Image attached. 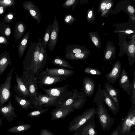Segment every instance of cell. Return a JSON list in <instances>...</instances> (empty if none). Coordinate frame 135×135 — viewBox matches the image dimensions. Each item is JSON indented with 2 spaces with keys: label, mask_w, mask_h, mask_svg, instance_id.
<instances>
[{
  "label": "cell",
  "mask_w": 135,
  "mask_h": 135,
  "mask_svg": "<svg viewBox=\"0 0 135 135\" xmlns=\"http://www.w3.org/2000/svg\"><path fill=\"white\" fill-rule=\"evenodd\" d=\"M78 1L76 0H67L62 4L64 8L66 9L72 8L73 10L78 3Z\"/></svg>",
  "instance_id": "cell-38"
},
{
  "label": "cell",
  "mask_w": 135,
  "mask_h": 135,
  "mask_svg": "<svg viewBox=\"0 0 135 135\" xmlns=\"http://www.w3.org/2000/svg\"><path fill=\"white\" fill-rule=\"evenodd\" d=\"M16 3L15 0H0V4L7 8H11Z\"/></svg>",
  "instance_id": "cell-40"
},
{
  "label": "cell",
  "mask_w": 135,
  "mask_h": 135,
  "mask_svg": "<svg viewBox=\"0 0 135 135\" xmlns=\"http://www.w3.org/2000/svg\"><path fill=\"white\" fill-rule=\"evenodd\" d=\"M0 113L5 117L9 122L13 120V118L17 117L15 111V108L12 103L11 100L8 101L7 105L0 108Z\"/></svg>",
  "instance_id": "cell-17"
},
{
  "label": "cell",
  "mask_w": 135,
  "mask_h": 135,
  "mask_svg": "<svg viewBox=\"0 0 135 135\" xmlns=\"http://www.w3.org/2000/svg\"><path fill=\"white\" fill-rule=\"evenodd\" d=\"M9 44L8 39L6 37L3 36H0V44L7 45Z\"/></svg>",
  "instance_id": "cell-47"
},
{
  "label": "cell",
  "mask_w": 135,
  "mask_h": 135,
  "mask_svg": "<svg viewBox=\"0 0 135 135\" xmlns=\"http://www.w3.org/2000/svg\"><path fill=\"white\" fill-rule=\"evenodd\" d=\"M22 6L25 9L29 12L32 17L39 24L42 17L38 7L30 1L25 2Z\"/></svg>",
  "instance_id": "cell-10"
},
{
  "label": "cell",
  "mask_w": 135,
  "mask_h": 135,
  "mask_svg": "<svg viewBox=\"0 0 135 135\" xmlns=\"http://www.w3.org/2000/svg\"><path fill=\"white\" fill-rule=\"evenodd\" d=\"M52 63L54 65L60 66L62 68L74 69V67L64 59H62L58 56L53 60Z\"/></svg>",
  "instance_id": "cell-33"
},
{
  "label": "cell",
  "mask_w": 135,
  "mask_h": 135,
  "mask_svg": "<svg viewBox=\"0 0 135 135\" xmlns=\"http://www.w3.org/2000/svg\"><path fill=\"white\" fill-rule=\"evenodd\" d=\"M84 71L85 73L91 75H100L102 74L100 70L95 68L87 67Z\"/></svg>",
  "instance_id": "cell-39"
},
{
  "label": "cell",
  "mask_w": 135,
  "mask_h": 135,
  "mask_svg": "<svg viewBox=\"0 0 135 135\" xmlns=\"http://www.w3.org/2000/svg\"><path fill=\"white\" fill-rule=\"evenodd\" d=\"M7 8L0 4V15L5 13L6 9Z\"/></svg>",
  "instance_id": "cell-50"
},
{
  "label": "cell",
  "mask_w": 135,
  "mask_h": 135,
  "mask_svg": "<svg viewBox=\"0 0 135 135\" xmlns=\"http://www.w3.org/2000/svg\"><path fill=\"white\" fill-rule=\"evenodd\" d=\"M29 31L26 32L18 43L19 46L18 52L20 59L22 58L26 49L29 40Z\"/></svg>",
  "instance_id": "cell-26"
},
{
  "label": "cell",
  "mask_w": 135,
  "mask_h": 135,
  "mask_svg": "<svg viewBox=\"0 0 135 135\" xmlns=\"http://www.w3.org/2000/svg\"><path fill=\"white\" fill-rule=\"evenodd\" d=\"M41 38H39L37 43L31 40L23 61L24 70H26L25 74L37 78V66L41 47Z\"/></svg>",
  "instance_id": "cell-1"
},
{
  "label": "cell",
  "mask_w": 135,
  "mask_h": 135,
  "mask_svg": "<svg viewBox=\"0 0 135 135\" xmlns=\"http://www.w3.org/2000/svg\"><path fill=\"white\" fill-rule=\"evenodd\" d=\"M68 84L61 87L46 88L39 84V87L45 91L46 96L50 97H59L63 96L68 91Z\"/></svg>",
  "instance_id": "cell-11"
},
{
  "label": "cell",
  "mask_w": 135,
  "mask_h": 135,
  "mask_svg": "<svg viewBox=\"0 0 135 135\" xmlns=\"http://www.w3.org/2000/svg\"><path fill=\"white\" fill-rule=\"evenodd\" d=\"M13 16L14 13L13 12H8L5 15L3 21L6 24H11L13 20Z\"/></svg>",
  "instance_id": "cell-43"
},
{
  "label": "cell",
  "mask_w": 135,
  "mask_h": 135,
  "mask_svg": "<svg viewBox=\"0 0 135 135\" xmlns=\"http://www.w3.org/2000/svg\"><path fill=\"white\" fill-rule=\"evenodd\" d=\"M27 27V25L22 21H19L16 22L14 30V42H17L24 36Z\"/></svg>",
  "instance_id": "cell-21"
},
{
  "label": "cell",
  "mask_w": 135,
  "mask_h": 135,
  "mask_svg": "<svg viewBox=\"0 0 135 135\" xmlns=\"http://www.w3.org/2000/svg\"><path fill=\"white\" fill-rule=\"evenodd\" d=\"M69 77L54 75L42 71L38 76V83L42 86H49L65 80Z\"/></svg>",
  "instance_id": "cell-6"
},
{
  "label": "cell",
  "mask_w": 135,
  "mask_h": 135,
  "mask_svg": "<svg viewBox=\"0 0 135 135\" xmlns=\"http://www.w3.org/2000/svg\"><path fill=\"white\" fill-rule=\"evenodd\" d=\"M11 27L5 23L3 21H0V34L6 37L8 39L11 35Z\"/></svg>",
  "instance_id": "cell-32"
},
{
  "label": "cell",
  "mask_w": 135,
  "mask_h": 135,
  "mask_svg": "<svg viewBox=\"0 0 135 135\" xmlns=\"http://www.w3.org/2000/svg\"><path fill=\"white\" fill-rule=\"evenodd\" d=\"M90 54L89 50L81 53L65 55V57L69 60H84L87 58L88 55Z\"/></svg>",
  "instance_id": "cell-31"
},
{
  "label": "cell",
  "mask_w": 135,
  "mask_h": 135,
  "mask_svg": "<svg viewBox=\"0 0 135 135\" xmlns=\"http://www.w3.org/2000/svg\"><path fill=\"white\" fill-rule=\"evenodd\" d=\"M125 32L126 33L129 34V33H133V31H132V30H126V31Z\"/></svg>",
  "instance_id": "cell-51"
},
{
  "label": "cell",
  "mask_w": 135,
  "mask_h": 135,
  "mask_svg": "<svg viewBox=\"0 0 135 135\" xmlns=\"http://www.w3.org/2000/svg\"><path fill=\"white\" fill-rule=\"evenodd\" d=\"M14 69L13 66L11 69L3 84H0V107L3 106L12 95L11 89V81L12 74Z\"/></svg>",
  "instance_id": "cell-4"
},
{
  "label": "cell",
  "mask_w": 135,
  "mask_h": 135,
  "mask_svg": "<svg viewBox=\"0 0 135 135\" xmlns=\"http://www.w3.org/2000/svg\"><path fill=\"white\" fill-rule=\"evenodd\" d=\"M73 104L72 108L79 109L85 103V96L83 92H78L75 88L73 92Z\"/></svg>",
  "instance_id": "cell-19"
},
{
  "label": "cell",
  "mask_w": 135,
  "mask_h": 135,
  "mask_svg": "<svg viewBox=\"0 0 135 135\" xmlns=\"http://www.w3.org/2000/svg\"><path fill=\"white\" fill-rule=\"evenodd\" d=\"M121 64L119 60L115 61L110 72L106 74L107 82L114 84L119 79L121 71Z\"/></svg>",
  "instance_id": "cell-15"
},
{
  "label": "cell",
  "mask_w": 135,
  "mask_h": 135,
  "mask_svg": "<svg viewBox=\"0 0 135 135\" xmlns=\"http://www.w3.org/2000/svg\"><path fill=\"white\" fill-rule=\"evenodd\" d=\"M89 35L90 38L95 46L99 49L101 47V42L100 37L97 32H90Z\"/></svg>",
  "instance_id": "cell-34"
},
{
  "label": "cell",
  "mask_w": 135,
  "mask_h": 135,
  "mask_svg": "<svg viewBox=\"0 0 135 135\" xmlns=\"http://www.w3.org/2000/svg\"><path fill=\"white\" fill-rule=\"evenodd\" d=\"M96 114V110L94 108L87 109L81 114L76 117L70 122L68 131L75 132L88 122L94 119Z\"/></svg>",
  "instance_id": "cell-3"
},
{
  "label": "cell",
  "mask_w": 135,
  "mask_h": 135,
  "mask_svg": "<svg viewBox=\"0 0 135 135\" xmlns=\"http://www.w3.org/2000/svg\"><path fill=\"white\" fill-rule=\"evenodd\" d=\"M96 126L94 119L88 122L83 125L75 133L79 135H97Z\"/></svg>",
  "instance_id": "cell-12"
},
{
  "label": "cell",
  "mask_w": 135,
  "mask_h": 135,
  "mask_svg": "<svg viewBox=\"0 0 135 135\" xmlns=\"http://www.w3.org/2000/svg\"><path fill=\"white\" fill-rule=\"evenodd\" d=\"M48 109L49 108L33 110L29 112L27 116L30 118H37L44 113L48 111Z\"/></svg>",
  "instance_id": "cell-36"
},
{
  "label": "cell",
  "mask_w": 135,
  "mask_h": 135,
  "mask_svg": "<svg viewBox=\"0 0 135 135\" xmlns=\"http://www.w3.org/2000/svg\"><path fill=\"white\" fill-rule=\"evenodd\" d=\"M59 97H49L40 93L36 96L29 98L28 100L35 109H40L44 107H52Z\"/></svg>",
  "instance_id": "cell-5"
},
{
  "label": "cell",
  "mask_w": 135,
  "mask_h": 135,
  "mask_svg": "<svg viewBox=\"0 0 135 135\" xmlns=\"http://www.w3.org/2000/svg\"><path fill=\"white\" fill-rule=\"evenodd\" d=\"M43 72L46 73L58 76H70L74 73V71L71 70L62 68H47Z\"/></svg>",
  "instance_id": "cell-20"
},
{
  "label": "cell",
  "mask_w": 135,
  "mask_h": 135,
  "mask_svg": "<svg viewBox=\"0 0 135 135\" xmlns=\"http://www.w3.org/2000/svg\"><path fill=\"white\" fill-rule=\"evenodd\" d=\"M3 124V119L0 117V126H2Z\"/></svg>",
  "instance_id": "cell-52"
},
{
  "label": "cell",
  "mask_w": 135,
  "mask_h": 135,
  "mask_svg": "<svg viewBox=\"0 0 135 135\" xmlns=\"http://www.w3.org/2000/svg\"><path fill=\"white\" fill-rule=\"evenodd\" d=\"M82 87L80 90L83 91L85 97H90L93 94L95 87L94 81L89 77H85L83 81Z\"/></svg>",
  "instance_id": "cell-14"
},
{
  "label": "cell",
  "mask_w": 135,
  "mask_h": 135,
  "mask_svg": "<svg viewBox=\"0 0 135 135\" xmlns=\"http://www.w3.org/2000/svg\"><path fill=\"white\" fill-rule=\"evenodd\" d=\"M118 81L119 86L131 97V84L127 75V72L124 69L121 71Z\"/></svg>",
  "instance_id": "cell-18"
},
{
  "label": "cell",
  "mask_w": 135,
  "mask_h": 135,
  "mask_svg": "<svg viewBox=\"0 0 135 135\" xmlns=\"http://www.w3.org/2000/svg\"><path fill=\"white\" fill-rule=\"evenodd\" d=\"M65 50V55L81 53L89 51L84 46L76 44L68 45Z\"/></svg>",
  "instance_id": "cell-27"
},
{
  "label": "cell",
  "mask_w": 135,
  "mask_h": 135,
  "mask_svg": "<svg viewBox=\"0 0 135 135\" xmlns=\"http://www.w3.org/2000/svg\"><path fill=\"white\" fill-rule=\"evenodd\" d=\"M52 27V25L50 24L49 25L45 31L44 36L42 39L41 42V47L45 49H46V45L48 44L49 39Z\"/></svg>",
  "instance_id": "cell-35"
},
{
  "label": "cell",
  "mask_w": 135,
  "mask_h": 135,
  "mask_svg": "<svg viewBox=\"0 0 135 135\" xmlns=\"http://www.w3.org/2000/svg\"><path fill=\"white\" fill-rule=\"evenodd\" d=\"M87 18L88 22H91L95 21L94 7L92 9H89L88 11Z\"/></svg>",
  "instance_id": "cell-42"
},
{
  "label": "cell",
  "mask_w": 135,
  "mask_h": 135,
  "mask_svg": "<svg viewBox=\"0 0 135 135\" xmlns=\"http://www.w3.org/2000/svg\"><path fill=\"white\" fill-rule=\"evenodd\" d=\"M40 135H55L54 133L46 129L43 128L40 131Z\"/></svg>",
  "instance_id": "cell-46"
},
{
  "label": "cell",
  "mask_w": 135,
  "mask_h": 135,
  "mask_svg": "<svg viewBox=\"0 0 135 135\" xmlns=\"http://www.w3.org/2000/svg\"><path fill=\"white\" fill-rule=\"evenodd\" d=\"M74 111V109L69 107L56 108L50 113L51 115V120L65 119Z\"/></svg>",
  "instance_id": "cell-13"
},
{
  "label": "cell",
  "mask_w": 135,
  "mask_h": 135,
  "mask_svg": "<svg viewBox=\"0 0 135 135\" xmlns=\"http://www.w3.org/2000/svg\"><path fill=\"white\" fill-rule=\"evenodd\" d=\"M121 132V127L119 124L109 135H119Z\"/></svg>",
  "instance_id": "cell-48"
},
{
  "label": "cell",
  "mask_w": 135,
  "mask_h": 135,
  "mask_svg": "<svg viewBox=\"0 0 135 135\" xmlns=\"http://www.w3.org/2000/svg\"><path fill=\"white\" fill-rule=\"evenodd\" d=\"M133 79L131 84V100L132 105H135V69L133 72Z\"/></svg>",
  "instance_id": "cell-37"
},
{
  "label": "cell",
  "mask_w": 135,
  "mask_h": 135,
  "mask_svg": "<svg viewBox=\"0 0 135 135\" xmlns=\"http://www.w3.org/2000/svg\"><path fill=\"white\" fill-rule=\"evenodd\" d=\"M116 50L115 48L110 45L106 46L104 54V61H110L114 59L115 57Z\"/></svg>",
  "instance_id": "cell-28"
},
{
  "label": "cell",
  "mask_w": 135,
  "mask_h": 135,
  "mask_svg": "<svg viewBox=\"0 0 135 135\" xmlns=\"http://www.w3.org/2000/svg\"><path fill=\"white\" fill-rule=\"evenodd\" d=\"M52 25L48 45L49 50L52 52L55 48L58 40L59 31V23L56 16Z\"/></svg>",
  "instance_id": "cell-8"
},
{
  "label": "cell",
  "mask_w": 135,
  "mask_h": 135,
  "mask_svg": "<svg viewBox=\"0 0 135 135\" xmlns=\"http://www.w3.org/2000/svg\"><path fill=\"white\" fill-rule=\"evenodd\" d=\"M76 19L72 15L66 14L64 18L65 23L68 25H71L73 24Z\"/></svg>",
  "instance_id": "cell-41"
},
{
  "label": "cell",
  "mask_w": 135,
  "mask_h": 135,
  "mask_svg": "<svg viewBox=\"0 0 135 135\" xmlns=\"http://www.w3.org/2000/svg\"><path fill=\"white\" fill-rule=\"evenodd\" d=\"M25 80L24 81L23 80L28 89L30 96L29 98L36 96L39 93L38 91V78L25 74Z\"/></svg>",
  "instance_id": "cell-9"
},
{
  "label": "cell",
  "mask_w": 135,
  "mask_h": 135,
  "mask_svg": "<svg viewBox=\"0 0 135 135\" xmlns=\"http://www.w3.org/2000/svg\"><path fill=\"white\" fill-rule=\"evenodd\" d=\"M104 89L116 104L119 106V100L117 98L119 94L118 89L114 87L108 82L105 83Z\"/></svg>",
  "instance_id": "cell-24"
},
{
  "label": "cell",
  "mask_w": 135,
  "mask_h": 135,
  "mask_svg": "<svg viewBox=\"0 0 135 135\" xmlns=\"http://www.w3.org/2000/svg\"><path fill=\"white\" fill-rule=\"evenodd\" d=\"M71 135H78V134L76 133H74L73 134Z\"/></svg>",
  "instance_id": "cell-53"
},
{
  "label": "cell",
  "mask_w": 135,
  "mask_h": 135,
  "mask_svg": "<svg viewBox=\"0 0 135 135\" xmlns=\"http://www.w3.org/2000/svg\"><path fill=\"white\" fill-rule=\"evenodd\" d=\"M101 85L99 84L97 91L93 102L97 103L96 114L102 129L104 131L109 130L114 124L115 119L111 117L103 103L101 97Z\"/></svg>",
  "instance_id": "cell-2"
},
{
  "label": "cell",
  "mask_w": 135,
  "mask_h": 135,
  "mask_svg": "<svg viewBox=\"0 0 135 135\" xmlns=\"http://www.w3.org/2000/svg\"><path fill=\"white\" fill-rule=\"evenodd\" d=\"M127 10L131 14H133L134 13V9L133 7L129 5L128 6Z\"/></svg>",
  "instance_id": "cell-49"
},
{
  "label": "cell",
  "mask_w": 135,
  "mask_h": 135,
  "mask_svg": "<svg viewBox=\"0 0 135 135\" xmlns=\"http://www.w3.org/2000/svg\"><path fill=\"white\" fill-rule=\"evenodd\" d=\"M14 97L16 102L25 110H26L29 108L32 109L33 108L32 104L28 99L16 95Z\"/></svg>",
  "instance_id": "cell-30"
},
{
  "label": "cell",
  "mask_w": 135,
  "mask_h": 135,
  "mask_svg": "<svg viewBox=\"0 0 135 135\" xmlns=\"http://www.w3.org/2000/svg\"><path fill=\"white\" fill-rule=\"evenodd\" d=\"M108 0H103L100 2L98 7V11L99 12H102L104 10Z\"/></svg>",
  "instance_id": "cell-45"
},
{
  "label": "cell",
  "mask_w": 135,
  "mask_h": 135,
  "mask_svg": "<svg viewBox=\"0 0 135 135\" xmlns=\"http://www.w3.org/2000/svg\"><path fill=\"white\" fill-rule=\"evenodd\" d=\"M48 58V56L46 54V49L41 47L37 66V75L38 76L44 67Z\"/></svg>",
  "instance_id": "cell-25"
},
{
  "label": "cell",
  "mask_w": 135,
  "mask_h": 135,
  "mask_svg": "<svg viewBox=\"0 0 135 135\" xmlns=\"http://www.w3.org/2000/svg\"><path fill=\"white\" fill-rule=\"evenodd\" d=\"M9 52L5 50L0 55V76L8 65H11L12 62Z\"/></svg>",
  "instance_id": "cell-22"
},
{
  "label": "cell",
  "mask_w": 135,
  "mask_h": 135,
  "mask_svg": "<svg viewBox=\"0 0 135 135\" xmlns=\"http://www.w3.org/2000/svg\"><path fill=\"white\" fill-rule=\"evenodd\" d=\"M112 2H111L110 1L108 0L105 9L103 12H102L101 16L105 15L108 12L112 7Z\"/></svg>",
  "instance_id": "cell-44"
},
{
  "label": "cell",
  "mask_w": 135,
  "mask_h": 135,
  "mask_svg": "<svg viewBox=\"0 0 135 135\" xmlns=\"http://www.w3.org/2000/svg\"><path fill=\"white\" fill-rule=\"evenodd\" d=\"M31 125L24 124H18L8 129L7 132L12 133H19L26 131L30 129Z\"/></svg>",
  "instance_id": "cell-29"
},
{
  "label": "cell",
  "mask_w": 135,
  "mask_h": 135,
  "mask_svg": "<svg viewBox=\"0 0 135 135\" xmlns=\"http://www.w3.org/2000/svg\"><path fill=\"white\" fill-rule=\"evenodd\" d=\"M101 94L102 102L105 104L109 110L114 114H117L119 106L116 104L104 88L102 89Z\"/></svg>",
  "instance_id": "cell-16"
},
{
  "label": "cell",
  "mask_w": 135,
  "mask_h": 135,
  "mask_svg": "<svg viewBox=\"0 0 135 135\" xmlns=\"http://www.w3.org/2000/svg\"><path fill=\"white\" fill-rule=\"evenodd\" d=\"M16 73V81L17 89L23 98H26V97H30L28 89L23 80L19 78Z\"/></svg>",
  "instance_id": "cell-23"
},
{
  "label": "cell",
  "mask_w": 135,
  "mask_h": 135,
  "mask_svg": "<svg viewBox=\"0 0 135 135\" xmlns=\"http://www.w3.org/2000/svg\"><path fill=\"white\" fill-rule=\"evenodd\" d=\"M121 133H128L135 125V105H132L124 120L122 122Z\"/></svg>",
  "instance_id": "cell-7"
}]
</instances>
